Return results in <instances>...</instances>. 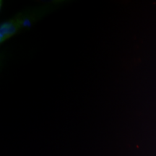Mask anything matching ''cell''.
<instances>
[{
  "instance_id": "obj_1",
  "label": "cell",
  "mask_w": 156,
  "mask_h": 156,
  "mask_svg": "<svg viewBox=\"0 0 156 156\" xmlns=\"http://www.w3.org/2000/svg\"><path fill=\"white\" fill-rule=\"evenodd\" d=\"M23 26H25V27H30V20H24V22L23 23Z\"/></svg>"
}]
</instances>
